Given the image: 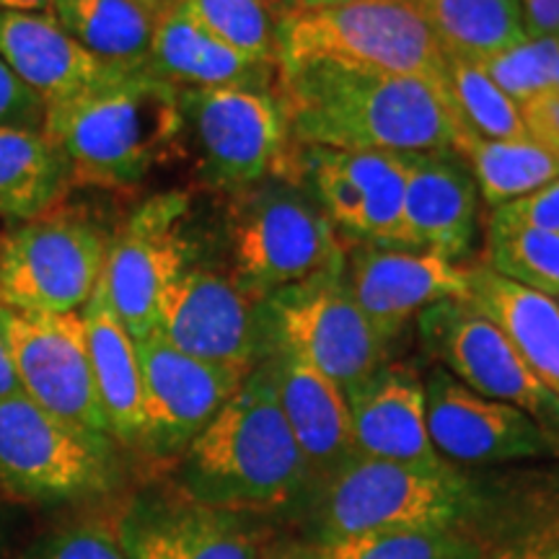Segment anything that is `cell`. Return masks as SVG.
Here are the masks:
<instances>
[{
    "instance_id": "cell-1",
    "label": "cell",
    "mask_w": 559,
    "mask_h": 559,
    "mask_svg": "<svg viewBox=\"0 0 559 559\" xmlns=\"http://www.w3.org/2000/svg\"><path fill=\"white\" fill-rule=\"evenodd\" d=\"M277 96L296 145L334 151H453L459 122L445 91L407 75L304 62L277 68Z\"/></svg>"
},
{
    "instance_id": "cell-2",
    "label": "cell",
    "mask_w": 559,
    "mask_h": 559,
    "mask_svg": "<svg viewBox=\"0 0 559 559\" xmlns=\"http://www.w3.org/2000/svg\"><path fill=\"white\" fill-rule=\"evenodd\" d=\"M309 489V466L280 409L264 358L181 453L177 492L200 506L257 515L306 500Z\"/></svg>"
},
{
    "instance_id": "cell-3",
    "label": "cell",
    "mask_w": 559,
    "mask_h": 559,
    "mask_svg": "<svg viewBox=\"0 0 559 559\" xmlns=\"http://www.w3.org/2000/svg\"><path fill=\"white\" fill-rule=\"evenodd\" d=\"M45 132L73 177L132 187L181 153L179 88L148 68L124 70L102 86L45 111Z\"/></svg>"
},
{
    "instance_id": "cell-4",
    "label": "cell",
    "mask_w": 559,
    "mask_h": 559,
    "mask_svg": "<svg viewBox=\"0 0 559 559\" xmlns=\"http://www.w3.org/2000/svg\"><path fill=\"white\" fill-rule=\"evenodd\" d=\"M485 489L453 466L417 469L355 456L306 495L313 544L389 531H469Z\"/></svg>"
},
{
    "instance_id": "cell-5",
    "label": "cell",
    "mask_w": 559,
    "mask_h": 559,
    "mask_svg": "<svg viewBox=\"0 0 559 559\" xmlns=\"http://www.w3.org/2000/svg\"><path fill=\"white\" fill-rule=\"evenodd\" d=\"M332 62L443 88L445 52L407 0H342L277 21V68Z\"/></svg>"
},
{
    "instance_id": "cell-6",
    "label": "cell",
    "mask_w": 559,
    "mask_h": 559,
    "mask_svg": "<svg viewBox=\"0 0 559 559\" xmlns=\"http://www.w3.org/2000/svg\"><path fill=\"white\" fill-rule=\"evenodd\" d=\"M181 148L200 179L223 192H247L264 179L296 181V151L275 86L179 88Z\"/></svg>"
},
{
    "instance_id": "cell-7",
    "label": "cell",
    "mask_w": 559,
    "mask_h": 559,
    "mask_svg": "<svg viewBox=\"0 0 559 559\" xmlns=\"http://www.w3.org/2000/svg\"><path fill=\"white\" fill-rule=\"evenodd\" d=\"M230 215L234 280L251 298L275 293L342 267L337 228L300 181L272 177L236 194Z\"/></svg>"
},
{
    "instance_id": "cell-8",
    "label": "cell",
    "mask_w": 559,
    "mask_h": 559,
    "mask_svg": "<svg viewBox=\"0 0 559 559\" xmlns=\"http://www.w3.org/2000/svg\"><path fill=\"white\" fill-rule=\"evenodd\" d=\"M111 438L50 415L24 394L0 400V485L21 500L66 506L115 485Z\"/></svg>"
},
{
    "instance_id": "cell-9",
    "label": "cell",
    "mask_w": 559,
    "mask_h": 559,
    "mask_svg": "<svg viewBox=\"0 0 559 559\" xmlns=\"http://www.w3.org/2000/svg\"><path fill=\"white\" fill-rule=\"evenodd\" d=\"M109 239L75 215H39L0 249V304L24 313H81L99 288Z\"/></svg>"
},
{
    "instance_id": "cell-10",
    "label": "cell",
    "mask_w": 559,
    "mask_h": 559,
    "mask_svg": "<svg viewBox=\"0 0 559 559\" xmlns=\"http://www.w3.org/2000/svg\"><path fill=\"white\" fill-rule=\"evenodd\" d=\"M417 324L423 345L440 366L485 400L528 415L559 456V396L544 386L492 321L466 300H443L419 313Z\"/></svg>"
},
{
    "instance_id": "cell-11",
    "label": "cell",
    "mask_w": 559,
    "mask_h": 559,
    "mask_svg": "<svg viewBox=\"0 0 559 559\" xmlns=\"http://www.w3.org/2000/svg\"><path fill=\"white\" fill-rule=\"evenodd\" d=\"M272 337L349 394L389 362L391 342L349 296L342 267L293 285L264 300Z\"/></svg>"
},
{
    "instance_id": "cell-12",
    "label": "cell",
    "mask_w": 559,
    "mask_h": 559,
    "mask_svg": "<svg viewBox=\"0 0 559 559\" xmlns=\"http://www.w3.org/2000/svg\"><path fill=\"white\" fill-rule=\"evenodd\" d=\"M156 332L190 358L241 373L272 347L264 300L251 298L234 277L202 267H187L164 290Z\"/></svg>"
},
{
    "instance_id": "cell-13",
    "label": "cell",
    "mask_w": 559,
    "mask_h": 559,
    "mask_svg": "<svg viewBox=\"0 0 559 559\" xmlns=\"http://www.w3.org/2000/svg\"><path fill=\"white\" fill-rule=\"evenodd\" d=\"M187 213L190 198L185 192L156 194L109 239L99 285L135 342L156 332L160 296L190 267Z\"/></svg>"
},
{
    "instance_id": "cell-14",
    "label": "cell",
    "mask_w": 559,
    "mask_h": 559,
    "mask_svg": "<svg viewBox=\"0 0 559 559\" xmlns=\"http://www.w3.org/2000/svg\"><path fill=\"white\" fill-rule=\"evenodd\" d=\"M296 181L309 187L334 228L355 241L404 247V153L334 151L296 145Z\"/></svg>"
},
{
    "instance_id": "cell-15",
    "label": "cell",
    "mask_w": 559,
    "mask_h": 559,
    "mask_svg": "<svg viewBox=\"0 0 559 559\" xmlns=\"http://www.w3.org/2000/svg\"><path fill=\"white\" fill-rule=\"evenodd\" d=\"M0 332L26 400L70 425L109 436L81 313H24L0 304Z\"/></svg>"
},
{
    "instance_id": "cell-16",
    "label": "cell",
    "mask_w": 559,
    "mask_h": 559,
    "mask_svg": "<svg viewBox=\"0 0 559 559\" xmlns=\"http://www.w3.org/2000/svg\"><path fill=\"white\" fill-rule=\"evenodd\" d=\"M143 376L140 445L156 459H181L226 407L247 373L190 358L158 332L135 342Z\"/></svg>"
},
{
    "instance_id": "cell-17",
    "label": "cell",
    "mask_w": 559,
    "mask_h": 559,
    "mask_svg": "<svg viewBox=\"0 0 559 559\" xmlns=\"http://www.w3.org/2000/svg\"><path fill=\"white\" fill-rule=\"evenodd\" d=\"M124 559H264L267 531L251 515L200 506L181 492H145L117 521Z\"/></svg>"
},
{
    "instance_id": "cell-18",
    "label": "cell",
    "mask_w": 559,
    "mask_h": 559,
    "mask_svg": "<svg viewBox=\"0 0 559 559\" xmlns=\"http://www.w3.org/2000/svg\"><path fill=\"white\" fill-rule=\"evenodd\" d=\"M342 277L373 330L394 342L407 324L443 300H466L469 267L430 251L358 241L345 249Z\"/></svg>"
},
{
    "instance_id": "cell-19",
    "label": "cell",
    "mask_w": 559,
    "mask_h": 559,
    "mask_svg": "<svg viewBox=\"0 0 559 559\" xmlns=\"http://www.w3.org/2000/svg\"><path fill=\"white\" fill-rule=\"evenodd\" d=\"M423 383L432 449L449 464L489 466L555 456L534 419L510 404L485 400L443 366L432 368Z\"/></svg>"
},
{
    "instance_id": "cell-20",
    "label": "cell",
    "mask_w": 559,
    "mask_h": 559,
    "mask_svg": "<svg viewBox=\"0 0 559 559\" xmlns=\"http://www.w3.org/2000/svg\"><path fill=\"white\" fill-rule=\"evenodd\" d=\"M404 226L409 249L461 262L479 236V190L456 151L404 153Z\"/></svg>"
},
{
    "instance_id": "cell-21",
    "label": "cell",
    "mask_w": 559,
    "mask_h": 559,
    "mask_svg": "<svg viewBox=\"0 0 559 559\" xmlns=\"http://www.w3.org/2000/svg\"><path fill=\"white\" fill-rule=\"evenodd\" d=\"M267 362L280 409L304 453L313 489L358 456L347 396L337 383L326 379L290 347L280 345L275 337Z\"/></svg>"
},
{
    "instance_id": "cell-22",
    "label": "cell",
    "mask_w": 559,
    "mask_h": 559,
    "mask_svg": "<svg viewBox=\"0 0 559 559\" xmlns=\"http://www.w3.org/2000/svg\"><path fill=\"white\" fill-rule=\"evenodd\" d=\"M345 396L358 456L417 469L451 466L432 449L425 383L412 368L386 362Z\"/></svg>"
},
{
    "instance_id": "cell-23",
    "label": "cell",
    "mask_w": 559,
    "mask_h": 559,
    "mask_svg": "<svg viewBox=\"0 0 559 559\" xmlns=\"http://www.w3.org/2000/svg\"><path fill=\"white\" fill-rule=\"evenodd\" d=\"M0 60L45 109L135 70L109 66L83 50L50 13L0 11Z\"/></svg>"
},
{
    "instance_id": "cell-24",
    "label": "cell",
    "mask_w": 559,
    "mask_h": 559,
    "mask_svg": "<svg viewBox=\"0 0 559 559\" xmlns=\"http://www.w3.org/2000/svg\"><path fill=\"white\" fill-rule=\"evenodd\" d=\"M145 68L177 88L275 86L277 83V66L243 58L210 37L177 0H169L158 11Z\"/></svg>"
},
{
    "instance_id": "cell-25",
    "label": "cell",
    "mask_w": 559,
    "mask_h": 559,
    "mask_svg": "<svg viewBox=\"0 0 559 559\" xmlns=\"http://www.w3.org/2000/svg\"><path fill=\"white\" fill-rule=\"evenodd\" d=\"M466 304L513 342L526 366L559 396V304L557 298L498 275L487 264L469 267Z\"/></svg>"
},
{
    "instance_id": "cell-26",
    "label": "cell",
    "mask_w": 559,
    "mask_h": 559,
    "mask_svg": "<svg viewBox=\"0 0 559 559\" xmlns=\"http://www.w3.org/2000/svg\"><path fill=\"white\" fill-rule=\"evenodd\" d=\"M102 283V280H99ZM91 376L111 440L140 445L143 436V376L135 340L111 311L102 285L81 311Z\"/></svg>"
},
{
    "instance_id": "cell-27",
    "label": "cell",
    "mask_w": 559,
    "mask_h": 559,
    "mask_svg": "<svg viewBox=\"0 0 559 559\" xmlns=\"http://www.w3.org/2000/svg\"><path fill=\"white\" fill-rule=\"evenodd\" d=\"M70 179L66 153L45 128H0V218H39L62 198Z\"/></svg>"
},
{
    "instance_id": "cell-28",
    "label": "cell",
    "mask_w": 559,
    "mask_h": 559,
    "mask_svg": "<svg viewBox=\"0 0 559 559\" xmlns=\"http://www.w3.org/2000/svg\"><path fill=\"white\" fill-rule=\"evenodd\" d=\"M50 16L83 50L117 68H145L158 11L140 0H58Z\"/></svg>"
},
{
    "instance_id": "cell-29",
    "label": "cell",
    "mask_w": 559,
    "mask_h": 559,
    "mask_svg": "<svg viewBox=\"0 0 559 559\" xmlns=\"http://www.w3.org/2000/svg\"><path fill=\"white\" fill-rule=\"evenodd\" d=\"M449 58L481 62L526 39L519 0H407Z\"/></svg>"
},
{
    "instance_id": "cell-30",
    "label": "cell",
    "mask_w": 559,
    "mask_h": 559,
    "mask_svg": "<svg viewBox=\"0 0 559 559\" xmlns=\"http://www.w3.org/2000/svg\"><path fill=\"white\" fill-rule=\"evenodd\" d=\"M453 151L469 166L481 200L492 210L559 179V158L534 140H485L459 130Z\"/></svg>"
},
{
    "instance_id": "cell-31",
    "label": "cell",
    "mask_w": 559,
    "mask_h": 559,
    "mask_svg": "<svg viewBox=\"0 0 559 559\" xmlns=\"http://www.w3.org/2000/svg\"><path fill=\"white\" fill-rule=\"evenodd\" d=\"M443 91L461 132L485 140H528L519 104L502 94L477 62L445 55Z\"/></svg>"
},
{
    "instance_id": "cell-32",
    "label": "cell",
    "mask_w": 559,
    "mask_h": 559,
    "mask_svg": "<svg viewBox=\"0 0 559 559\" xmlns=\"http://www.w3.org/2000/svg\"><path fill=\"white\" fill-rule=\"evenodd\" d=\"M190 16L243 58L277 66V16L267 0H177Z\"/></svg>"
},
{
    "instance_id": "cell-33",
    "label": "cell",
    "mask_w": 559,
    "mask_h": 559,
    "mask_svg": "<svg viewBox=\"0 0 559 559\" xmlns=\"http://www.w3.org/2000/svg\"><path fill=\"white\" fill-rule=\"evenodd\" d=\"M313 547L319 559H487L472 531H389Z\"/></svg>"
},
{
    "instance_id": "cell-34",
    "label": "cell",
    "mask_w": 559,
    "mask_h": 559,
    "mask_svg": "<svg viewBox=\"0 0 559 559\" xmlns=\"http://www.w3.org/2000/svg\"><path fill=\"white\" fill-rule=\"evenodd\" d=\"M485 260L498 275L559 298V234L487 223Z\"/></svg>"
},
{
    "instance_id": "cell-35",
    "label": "cell",
    "mask_w": 559,
    "mask_h": 559,
    "mask_svg": "<svg viewBox=\"0 0 559 559\" xmlns=\"http://www.w3.org/2000/svg\"><path fill=\"white\" fill-rule=\"evenodd\" d=\"M559 37H526L492 58L477 62L519 109L557 88Z\"/></svg>"
},
{
    "instance_id": "cell-36",
    "label": "cell",
    "mask_w": 559,
    "mask_h": 559,
    "mask_svg": "<svg viewBox=\"0 0 559 559\" xmlns=\"http://www.w3.org/2000/svg\"><path fill=\"white\" fill-rule=\"evenodd\" d=\"M26 559H124V555L115 528L86 521L52 531Z\"/></svg>"
},
{
    "instance_id": "cell-37",
    "label": "cell",
    "mask_w": 559,
    "mask_h": 559,
    "mask_svg": "<svg viewBox=\"0 0 559 559\" xmlns=\"http://www.w3.org/2000/svg\"><path fill=\"white\" fill-rule=\"evenodd\" d=\"M495 226L531 228L544 234H559V179L549 181L542 190L526 194V198L495 207L489 221Z\"/></svg>"
},
{
    "instance_id": "cell-38",
    "label": "cell",
    "mask_w": 559,
    "mask_h": 559,
    "mask_svg": "<svg viewBox=\"0 0 559 559\" xmlns=\"http://www.w3.org/2000/svg\"><path fill=\"white\" fill-rule=\"evenodd\" d=\"M45 104L0 60V128H45Z\"/></svg>"
},
{
    "instance_id": "cell-39",
    "label": "cell",
    "mask_w": 559,
    "mask_h": 559,
    "mask_svg": "<svg viewBox=\"0 0 559 559\" xmlns=\"http://www.w3.org/2000/svg\"><path fill=\"white\" fill-rule=\"evenodd\" d=\"M521 120L528 140L559 158V91L555 88L523 104Z\"/></svg>"
},
{
    "instance_id": "cell-40",
    "label": "cell",
    "mask_w": 559,
    "mask_h": 559,
    "mask_svg": "<svg viewBox=\"0 0 559 559\" xmlns=\"http://www.w3.org/2000/svg\"><path fill=\"white\" fill-rule=\"evenodd\" d=\"M495 559H559V521L555 519Z\"/></svg>"
},
{
    "instance_id": "cell-41",
    "label": "cell",
    "mask_w": 559,
    "mask_h": 559,
    "mask_svg": "<svg viewBox=\"0 0 559 559\" xmlns=\"http://www.w3.org/2000/svg\"><path fill=\"white\" fill-rule=\"evenodd\" d=\"M526 37H559V0H519Z\"/></svg>"
},
{
    "instance_id": "cell-42",
    "label": "cell",
    "mask_w": 559,
    "mask_h": 559,
    "mask_svg": "<svg viewBox=\"0 0 559 559\" xmlns=\"http://www.w3.org/2000/svg\"><path fill=\"white\" fill-rule=\"evenodd\" d=\"M21 394V383L16 370H13V360L5 345L3 332H0V400H9V396Z\"/></svg>"
},
{
    "instance_id": "cell-43",
    "label": "cell",
    "mask_w": 559,
    "mask_h": 559,
    "mask_svg": "<svg viewBox=\"0 0 559 559\" xmlns=\"http://www.w3.org/2000/svg\"><path fill=\"white\" fill-rule=\"evenodd\" d=\"M272 13H275L277 21L288 13L296 11H309V9H321V5H332V3H342V0H267Z\"/></svg>"
},
{
    "instance_id": "cell-44",
    "label": "cell",
    "mask_w": 559,
    "mask_h": 559,
    "mask_svg": "<svg viewBox=\"0 0 559 559\" xmlns=\"http://www.w3.org/2000/svg\"><path fill=\"white\" fill-rule=\"evenodd\" d=\"M58 0H0V11L11 13H52Z\"/></svg>"
},
{
    "instance_id": "cell-45",
    "label": "cell",
    "mask_w": 559,
    "mask_h": 559,
    "mask_svg": "<svg viewBox=\"0 0 559 559\" xmlns=\"http://www.w3.org/2000/svg\"><path fill=\"white\" fill-rule=\"evenodd\" d=\"M264 559H319L313 544H283V547H270Z\"/></svg>"
},
{
    "instance_id": "cell-46",
    "label": "cell",
    "mask_w": 559,
    "mask_h": 559,
    "mask_svg": "<svg viewBox=\"0 0 559 559\" xmlns=\"http://www.w3.org/2000/svg\"><path fill=\"white\" fill-rule=\"evenodd\" d=\"M140 3H145V5H151V9L160 11V9H164L166 3H169V0H140Z\"/></svg>"
},
{
    "instance_id": "cell-47",
    "label": "cell",
    "mask_w": 559,
    "mask_h": 559,
    "mask_svg": "<svg viewBox=\"0 0 559 559\" xmlns=\"http://www.w3.org/2000/svg\"><path fill=\"white\" fill-rule=\"evenodd\" d=\"M557 91H559V60H557Z\"/></svg>"
},
{
    "instance_id": "cell-48",
    "label": "cell",
    "mask_w": 559,
    "mask_h": 559,
    "mask_svg": "<svg viewBox=\"0 0 559 559\" xmlns=\"http://www.w3.org/2000/svg\"><path fill=\"white\" fill-rule=\"evenodd\" d=\"M0 249H3V239H0Z\"/></svg>"
},
{
    "instance_id": "cell-49",
    "label": "cell",
    "mask_w": 559,
    "mask_h": 559,
    "mask_svg": "<svg viewBox=\"0 0 559 559\" xmlns=\"http://www.w3.org/2000/svg\"><path fill=\"white\" fill-rule=\"evenodd\" d=\"M557 304H559V298H557Z\"/></svg>"
},
{
    "instance_id": "cell-50",
    "label": "cell",
    "mask_w": 559,
    "mask_h": 559,
    "mask_svg": "<svg viewBox=\"0 0 559 559\" xmlns=\"http://www.w3.org/2000/svg\"><path fill=\"white\" fill-rule=\"evenodd\" d=\"M557 521H559V519H557Z\"/></svg>"
}]
</instances>
